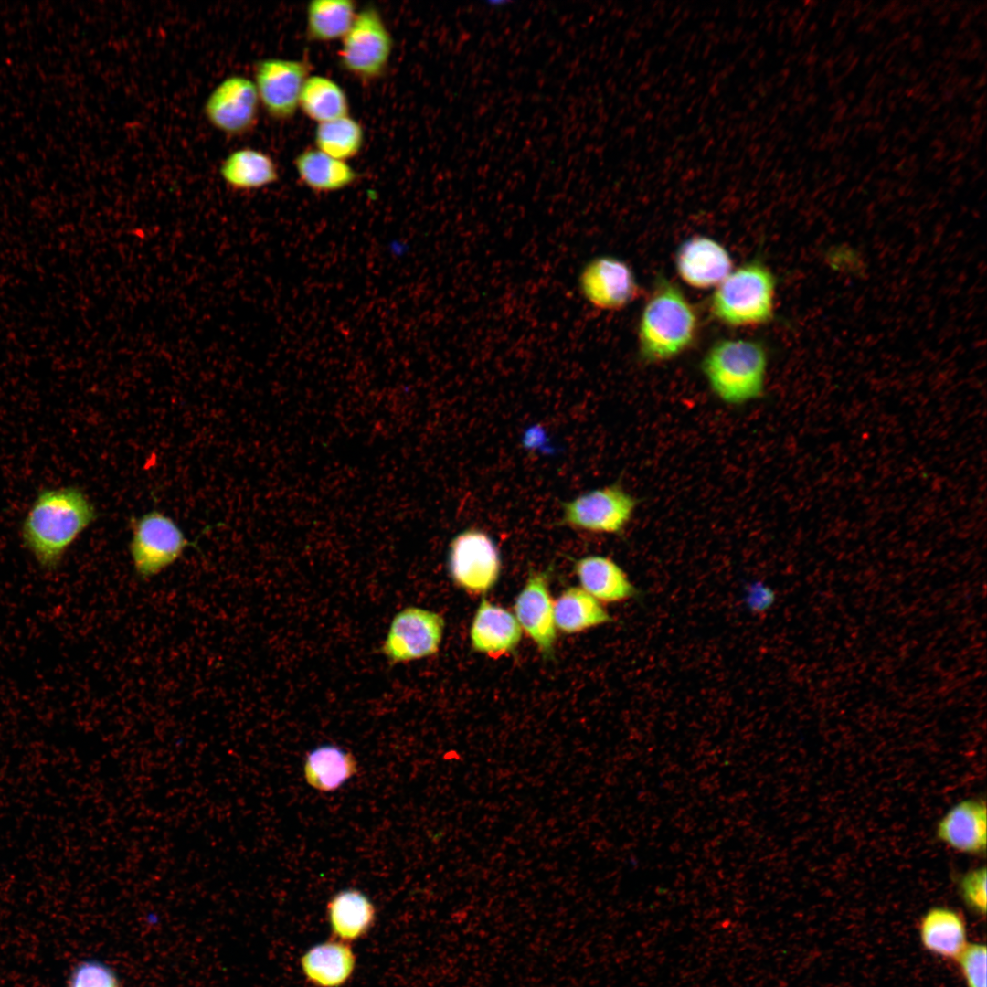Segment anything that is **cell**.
<instances>
[{"mask_svg": "<svg viewBox=\"0 0 987 987\" xmlns=\"http://www.w3.org/2000/svg\"><path fill=\"white\" fill-rule=\"evenodd\" d=\"M578 287L587 302L605 311L621 310L638 293L632 270L613 256H599L587 262L579 273Z\"/></svg>", "mask_w": 987, "mask_h": 987, "instance_id": "obj_12", "label": "cell"}, {"mask_svg": "<svg viewBox=\"0 0 987 987\" xmlns=\"http://www.w3.org/2000/svg\"><path fill=\"white\" fill-rule=\"evenodd\" d=\"M67 987H120L113 970L101 960L88 959L71 971Z\"/></svg>", "mask_w": 987, "mask_h": 987, "instance_id": "obj_28", "label": "cell"}, {"mask_svg": "<svg viewBox=\"0 0 987 987\" xmlns=\"http://www.w3.org/2000/svg\"><path fill=\"white\" fill-rule=\"evenodd\" d=\"M698 319L681 289L659 277L641 315L638 340L641 357L660 363L676 357L694 343Z\"/></svg>", "mask_w": 987, "mask_h": 987, "instance_id": "obj_2", "label": "cell"}, {"mask_svg": "<svg viewBox=\"0 0 987 987\" xmlns=\"http://www.w3.org/2000/svg\"><path fill=\"white\" fill-rule=\"evenodd\" d=\"M310 71L308 62L300 59L266 58L256 62L253 82L260 106L270 118L284 122L294 117Z\"/></svg>", "mask_w": 987, "mask_h": 987, "instance_id": "obj_10", "label": "cell"}, {"mask_svg": "<svg viewBox=\"0 0 987 987\" xmlns=\"http://www.w3.org/2000/svg\"><path fill=\"white\" fill-rule=\"evenodd\" d=\"M775 279L759 260L747 262L720 282L710 300L712 314L730 326L758 325L773 315Z\"/></svg>", "mask_w": 987, "mask_h": 987, "instance_id": "obj_4", "label": "cell"}, {"mask_svg": "<svg viewBox=\"0 0 987 987\" xmlns=\"http://www.w3.org/2000/svg\"><path fill=\"white\" fill-rule=\"evenodd\" d=\"M637 504L631 494L620 483H614L561 502V515L557 525L594 534H621Z\"/></svg>", "mask_w": 987, "mask_h": 987, "instance_id": "obj_6", "label": "cell"}, {"mask_svg": "<svg viewBox=\"0 0 987 987\" xmlns=\"http://www.w3.org/2000/svg\"><path fill=\"white\" fill-rule=\"evenodd\" d=\"M87 494L76 485L41 489L20 525V538L38 568L57 570L76 539L96 520Z\"/></svg>", "mask_w": 987, "mask_h": 987, "instance_id": "obj_1", "label": "cell"}, {"mask_svg": "<svg viewBox=\"0 0 987 987\" xmlns=\"http://www.w3.org/2000/svg\"><path fill=\"white\" fill-rule=\"evenodd\" d=\"M522 631L513 613L483 599L471 625V644L474 651L498 658L516 649Z\"/></svg>", "mask_w": 987, "mask_h": 987, "instance_id": "obj_16", "label": "cell"}, {"mask_svg": "<svg viewBox=\"0 0 987 987\" xmlns=\"http://www.w3.org/2000/svg\"><path fill=\"white\" fill-rule=\"evenodd\" d=\"M986 867L972 868L959 879V891L965 904L974 911L986 913Z\"/></svg>", "mask_w": 987, "mask_h": 987, "instance_id": "obj_29", "label": "cell"}, {"mask_svg": "<svg viewBox=\"0 0 987 987\" xmlns=\"http://www.w3.org/2000/svg\"><path fill=\"white\" fill-rule=\"evenodd\" d=\"M299 109L318 124L349 115L350 105L338 82L324 75L310 74L300 95Z\"/></svg>", "mask_w": 987, "mask_h": 987, "instance_id": "obj_25", "label": "cell"}, {"mask_svg": "<svg viewBox=\"0 0 987 987\" xmlns=\"http://www.w3.org/2000/svg\"><path fill=\"white\" fill-rule=\"evenodd\" d=\"M260 100L254 82L242 75H229L218 83L204 103L209 124L228 136H241L258 123Z\"/></svg>", "mask_w": 987, "mask_h": 987, "instance_id": "obj_11", "label": "cell"}, {"mask_svg": "<svg viewBox=\"0 0 987 987\" xmlns=\"http://www.w3.org/2000/svg\"><path fill=\"white\" fill-rule=\"evenodd\" d=\"M329 924L334 935L350 942L365 936L373 926L376 909L369 897L355 888L339 891L327 904Z\"/></svg>", "mask_w": 987, "mask_h": 987, "instance_id": "obj_21", "label": "cell"}, {"mask_svg": "<svg viewBox=\"0 0 987 987\" xmlns=\"http://www.w3.org/2000/svg\"><path fill=\"white\" fill-rule=\"evenodd\" d=\"M300 182L310 190L328 194L356 182L358 174L346 161L334 158L315 147L301 151L293 159Z\"/></svg>", "mask_w": 987, "mask_h": 987, "instance_id": "obj_19", "label": "cell"}, {"mask_svg": "<svg viewBox=\"0 0 987 987\" xmlns=\"http://www.w3.org/2000/svg\"><path fill=\"white\" fill-rule=\"evenodd\" d=\"M447 567L455 585L474 594L491 589L501 572V555L493 537L471 527L450 543Z\"/></svg>", "mask_w": 987, "mask_h": 987, "instance_id": "obj_8", "label": "cell"}, {"mask_svg": "<svg viewBox=\"0 0 987 987\" xmlns=\"http://www.w3.org/2000/svg\"><path fill=\"white\" fill-rule=\"evenodd\" d=\"M337 52L341 69L364 83L380 80L392 57L394 40L380 11L373 6L359 9Z\"/></svg>", "mask_w": 987, "mask_h": 987, "instance_id": "obj_5", "label": "cell"}, {"mask_svg": "<svg viewBox=\"0 0 987 987\" xmlns=\"http://www.w3.org/2000/svg\"><path fill=\"white\" fill-rule=\"evenodd\" d=\"M581 588L600 602L616 603L633 598L637 590L625 571L606 556L589 555L574 562Z\"/></svg>", "mask_w": 987, "mask_h": 987, "instance_id": "obj_17", "label": "cell"}, {"mask_svg": "<svg viewBox=\"0 0 987 987\" xmlns=\"http://www.w3.org/2000/svg\"><path fill=\"white\" fill-rule=\"evenodd\" d=\"M675 266L685 282L707 289L716 287L732 271V260L716 240L695 236L682 243L676 252Z\"/></svg>", "mask_w": 987, "mask_h": 987, "instance_id": "obj_14", "label": "cell"}, {"mask_svg": "<svg viewBox=\"0 0 987 987\" xmlns=\"http://www.w3.org/2000/svg\"><path fill=\"white\" fill-rule=\"evenodd\" d=\"M547 572H531L515 598V617L538 650L550 656L557 640L554 601Z\"/></svg>", "mask_w": 987, "mask_h": 987, "instance_id": "obj_13", "label": "cell"}, {"mask_svg": "<svg viewBox=\"0 0 987 987\" xmlns=\"http://www.w3.org/2000/svg\"><path fill=\"white\" fill-rule=\"evenodd\" d=\"M303 772L312 788L324 792L334 791L357 773V763L349 751L325 744L308 752Z\"/></svg>", "mask_w": 987, "mask_h": 987, "instance_id": "obj_22", "label": "cell"}, {"mask_svg": "<svg viewBox=\"0 0 987 987\" xmlns=\"http://www.w3.org/2000/svg\"><path fill=\"white\" fill-rule=\"evenodd\" d=\"M445 622L433 610L409 606L392 619L382 653L392 663H405L436 654Z\"/></svg>", "mask_w": 987, "mask_h": 987, "instance_id": "obj_9", "label": "cell"}, {"mask_svg": "<svg viewBox=\"0 0 987 987\" xmlns=\"http://www.w3.org/2000/svg\"><path fill=\"white\" fill-rule=\"evenodd\" d=\"M315 148L339 160L348 161L365 144L363 125L350 115L318 123L313 134Z\"/></svg>", "mask_w": 987, "mask_h": 987, "instance_id": "obj_27", "label": "cell"}, {"mask_svg": "<svg viewBox=\"0 0 987 987\" xmlns=\"http://www.w3.org/2000/svg\"><path fill=\"white\" fill-rule=\"evenodd\" d=\"M768 367L757 341L722 339L705 355L702 372L712 392L727 405L740 406L763 396Z\"/></svg>", "mask_w": 987, "mask_h": 987, "instance_id": "obj_3", "label": "cell"}, {"mask_svg": "<svg viewBox=\"0 0 987 987\" xmlns=\"http://www.w3.org/2000/svg\"><path fill=\"white\" fill-rule=\"evenodd\" d=\"M353 0H313L305 9L308 39L326 43L341 39L350 29L357 13Z\"/></svg>", "mask_w": 987, "mask_h": 987, "instance_id": "obj_24", "label": "cell"}, {"mask_svg": "<svg viewBox=\"0 0 987 987\" xmlns=\"http://www.w3.org/2000/svg\"><path fill=\"white\" fill-rule=\"evenodd\" d=\"M986 801L966 799L953 805L938 822V840L952 850L981 855L986 853Z\"/></svg>", "mask_w": 987, "mask_h": 987, "instance_id": "obj_15", "label": "cell"}, {"mask_svg": "<svg viewBox=\"0 0 987 987\" xmlns=\"http://www.w3.org/2000/svg\"><path fill=\"white\" fill-rule=\"evenodd\" d=\"M968 987H986V947L968 944L956 958Z\"/></svg>", "mask_w": 987, "mask_h": 987, "instance_id": "obj_30", "label": "cell"}, {"mask_svg": "<svg viewBox=\"0 0 987 987\" xmlns=\"http://www.w3.org/2000/svg\"><path fill=\"white\" fill-rule=\"evenodd\" d=\"M130 552L137 576L148 579L174 564L189 542L174 520L158 511L133 519Z\"/></svg>", "mask_w": 987, "mask_h": 987, "instance_id": "obj_7", "label": "cell"}, {"mask_svg": "<svg viewBox=\"0 0 987 987\" xmlns=\"http://www.w3.org/2000/svg\"><path fill=\"white\" fill-rule=\"evenodd\" d=\"M920 936L929 950L949 958L956 959L967 945L962 917L946 907L928 911L921 921Z\"/></svg>", "mask_w": 987, "mask_h": 987, "instance_id": "obj_26", "label": "cell"}, {"mask_svg": "<svg viewBox=\"0 0 987 987\" xmlns=\"http://www.w3.org/2000/svg\"><path fill=\"white\" fill-rule=\"evenodd\" d=\"M218 173L226 186L235 192L264 188L280 178L275 160L263 151L249 147L230 152L221 162Z\"/></svg>", "mask_w": 987, "mask_h": 987, "instance_id": "obj_18", "label": "cell"}, {"mask_svg": "<svg viewBox=\"0 0 987 987\" xmlns=\"http://www.w3.org/2000/svg\"><path fill=\"white\" fill-rule=\"evenodd\" d=\"M510 3H511V2H509V1H495V2H488L489 5H492V6H500V5H507V4H510Z\"/></svg>", "mask_w": 987, "mask_h": 987, "instance_id": "obj_31", "label": "cell"}, {"mask_svg": "<svg viewBox=\"0 0 987 987\" xmlns=\"http://www.w3.org/2000/svg\"><path fill=\"white\" fill-rule=\"evenodd\" d=\"M557 629L572 634L610 622L612 619L602 603L582 588L569 587L554 601Z\"/></svg>", "mask_w": 987, "mask_h": 987, "instance_id": "obj_23", "label": "cell"}, {"mask_svg": "<svg viewBox=\"0 0 987 987\" xmlns=\"http://www.w3.org/2000/svg\"><path fill=\"white\" fill-rule=\"evenodd\" d=\"M355 953L347 942L328 940L309 949L301 959L307 981L316 987H340L353 974Z\"/></svg>", "mask_w": 987, "mask_h": 987, "instance_id": "obj_20", "label": "cell"}]
</instances>
